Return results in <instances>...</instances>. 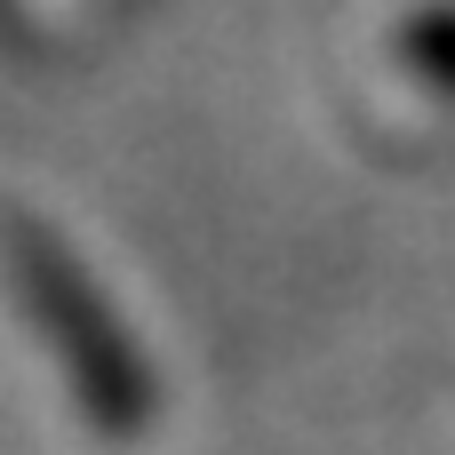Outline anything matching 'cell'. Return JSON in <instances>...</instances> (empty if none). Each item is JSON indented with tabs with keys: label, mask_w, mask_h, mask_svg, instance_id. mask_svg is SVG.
<instances>
[{
	"label": "cell",
	"mask_w": 455,
	"mask_h": 455,
	"mask_svg": "<svg viewBox=\"0 0 455 455\" xmlns=\"http://www.w3.org/2000/svg\"><path fill=\"white\" fill-rule=\"evenodd\" d=\"M0 272H8V288H16V312H24V320L40 328V344L64 360V384H72V400L88 408V424H96V432H136V424H144V368H136L128 336L112 328L104 296L88 288V272L64 256V240H56L40 216L8 208V216H0Z\"/></svg>",
	"instance_id": "6da1fadb"
}]
</instances>
